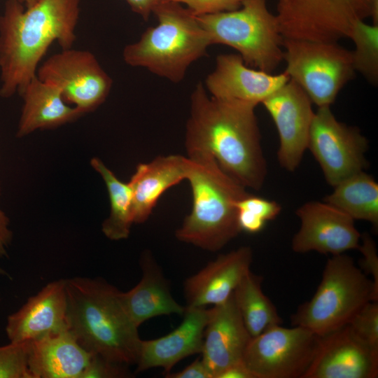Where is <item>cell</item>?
Wrapping results in <instances>:
<instances>
[{"label":"cell","instance_id":"6da1fadb","mask_svg":"<svg viewBox=\"0 0 378 378\" xmlns=\"http://www.w3.org/2000/svg\"><path fill=\"white\" fill-rule=\"evenodd\" d=\"M255 108L209 96L198 83L190 96L185 144L205 148L230 177L258 190L267 171Z\"/></svg>","mask_w":378,"mask_h":378},{"label":"cell","instance_id":"7a4b0ae2","mask_svg":"<svg viewBox=\"0 0 378 378\" xmlns=\"http://www.w3.org/2000/svg\"><path fill=\"white\" fill-rule=\"evenodd\" d=\"M81 0H39L26 8L7 0L0 16V95L19 94L36 76L43 56L57 42L62 50L76 41Z\"/></svg>","mask_w":378,"mask_h":378},{"label":"cell","instance_id":"3957f363","mask_svg":"<svg viewBox=\"0 0 378 378\" xmlns=\"http://www.w3.org/2000/svg\"><path fill=\"white\" fill-rule=\"evenodd\" d=\"M67 330L88 352L127 366L136 365L141 340L120 291L100 278L66 279Z\"/></svg>","mask_w":378,"mask_h":378},{"label":"cell","instance_id":"277c9868","mask_svg":"<svg viewBox=\"0 0 378 378\" xmlns=\"http://www.w3.org/2000/svg\"><path fill=\"white\" fill-rule=\"evenodd\" d=\"M186 148L192 161L186 178L191 186L192 206L175 235L179 241L216 252L241 232L237 205L249 192L226 174L205 148Z\"/></svg>","mask_w":378,"mask_h":378},{"label":"cell","instance_id":"5b68a950","mask_svg":"<svg viewBox=\"0 0 378 378\" xmlns=\"http://www.w3.org/2000/svg\"><path fill=\"white\" fill-rule=\"evenodd\" d=\"M153 14L158 24L124 48L123 59L130 66L146 68L179 83L190 64L206 55L211 43L197 16L182 4L166 0Z\"/></svg>","mask_w":378,"mask_h":378},{"label":"cell","instance_id":"8992f818","mask_svg":"<svg viewBox=\"0 0 378 378\" xmlns=\"http://www.w3.org/2000/svg\"><path fill=\"white\" fill-rule=\"evenodd\" d=\"M378 302L372 281L344 253L332 255L311 300L291 316L293 326L323 336L340 328L368 302Z\"/></svg>","mask_w":378,"mask_h":378},{"label":"cell","instance_id":"52a82bcc","mask_svg":"<svg viewBox=\"0 0 378 378\" xmlns=\"http://www.w3.org/2000/svg\"><path fill=\"white\" fill-rule=\"evenodd\" d=\"M197 18L211 45L234 48L247 66L272 74L282 62L284 38L267 0H244L236 10Z\"/></svg>","mask_w":378,"mask_h":378},{"label":"cell","instance_id":"ba28073f","mask_svg":"<svg viewBox=\"0 0 378 378\" xmlns=\"http://www.w3.org/2000/svg\"><path fill=\"white\" fill-rule=\"evenodd\" d=\"M285 72L318 107L330 106L355 75L351 52L338 43L284 38Z\"/></svg>","mask_w":378,"mask_h":378},{"label":"cell","instance_id":"9c48e42d","mask_svg":"<svg viewBox=\"0 0 378 378\" xmlns=\"http://www.w3.org/2000/svg\"><path fill=\"white\" fill-rule=\"evenodd\" d=\"M276 15L284 38L338 43L358 21L378 25V0H279Z\"/></svg>","mask_w":378,"mask_h":378},{"label":"cell","instance_id":"30bf717a","mask_svg":"<svg viewBox=\"0 0 378 378\" xmlns=\"http://www.w3.org/2000/svg\"><path fill=\"white\" fill-rule=\"evenodd\" d=\"M321 336L298 326H275L251 337L242 361L255 378H302Z\"/></svg>","mask_w":378,"mask_h":378},{"label":"cell","instance_id":"8fae6325","mask_svg":"<svg viewBox=\"0 0 378 378\" xmlns=\"http://www.w3.org/2000/svg\"><path fill=\"white\" fill-rule=\"evenodd\" d=\"M366 138L357 127L337 120L330 106L318 107L312 119L307 148L319 164L327 183L335 186L363 171L368 161Z\"/></svg>","mask_w":378,"mask_h":378},{"label":"cell","instance_id":"7c38bea8","mask_svg":"<svg viewBox=\"0 0 378 378\" xmlns=\"http://www.w3.org/2000/svg\"><path fill=\"white\" fill-rule=\"evenodd\" d=\"M36 76L57 86L64 101L83 114L103 104L113 85L93 53L72 48L49 57L38 66Z\"/></svg>","mask_w":378,"mask_h":378},{"label":"cell","instance_id":"4fadbf2b","mask_svg":"<svg viewBox=\"0 0 378 378\" xmlns=\"http://www.w3.org/2000/svg\"><path fill=\"white\" fill-rule=\"evenodd\" d=\"M262 104L272 118L278 132L279 162L286 170L293 172L299 166L307 148L314 115L312 102L305 92L290 79Z\"/></svg>","mask_w":378,"mask_h":378},{"label":"cell","instance_id":"5bb4252c","mask_svg":"<svg viewBox=\"0 0 378 378\" xmlns=\"http://www.w3.org/2000/svg\"><path fill=\"white\" fill-rule=\"evenodd\" d=\"M300 227L291 242L293 251L338 255L358 249L361 234L354 220L326 202H308L296 211Z\"/></svg>","mask_w":378,"mask_h":378},{"label":"cell","instance_id":"9a60e30c","mask_svg":"<svg viewBox=\"0 0 378 378\" xmlns=\"http://www.w3.org/2000/svg\"><path fill=\"white\" fill-rule=\"evenodd\" d=\"M378 354L361 343L349 326L321 336L302 378H375Z\"/></svg>","mask_w":378,"mask_h":378},{"label":"cell","instance_id":"2e32d148","mask_svg":"<svg viewBox=\"0 0 378 378\" xmlns=\"http://www.w3.org/2000/svg\"><path fill=\"white\" fill-rule=\"evenodd\" d=\"M289 80L285 72L273 74L247 66L239 54H220L204 85L214 98L256 106Z\"/></svg>","mask_w":378,"mask_h":378},{"label":"cell","instance_id":"e0dca14e","mask_svg":"<svg viewBox=\"0 0 378 378\" xmlns=\"http://www.w3.org/2000/svg\"><path fill=\"white\" fill-rule=\"evenodd\" d=\"M66 279L47 284L7 318L10 342L32 341L67 329Z\"/></svg>","mask_w":378,"mask_h":378},{"label":"cell","instance_id":"ac0fdd59","mask_svg":"<svg viewBox=\"0 0 378 378\" xmlns=\"http://www.w3.org/2000/svg\"><path fill=\"white\" fill-rule=\"evenodd\" d=\"M251 337L232 294L224 303L210 308L202 359L212 378H217L226 368L242 361Z\"/></svg>","mask_w":378,"mask_h":378},{"label":"cell","instance_id":"d6986e66","mask_svg":"<svg viewBox=\"0 0 378 378\" xmlns=\"http://www.w3.org/2000/svg\"><path fill=\"white\" fill-rule=\"evenodd\" d=\"M253 251L249 246H241L216 260L184 283L186 307H206L226 302L242 278L249 271Z\"/></svg>","mask_w":378,"mask_h":378},{"label":"cell","instance_id":"ffe728a7","mask_svg":"<svg viewBox=\"0 0 378 378\" xmlns=\"http://www.w3.org/2000/svg\"><path fill=\"white\" fill-rule=\"evenodd\" d=\"M209 314L206 307L186 306L183 319L176 329L159 338L141 340L136 372L162 368L167 373L180 360L202 354Z\"/></svg>","mask_w":378,"mask_h":378},{"label":"cell","instance_id":"44dd1931","mask_svg":"<svg viewBox=\"0 0 378 378\" xmlns=\"http://www.w3.org/2000/svg\"><path fill=\"white\" fill-rule=\"evenodd\" d=\"M192 167V160L181 155L158 156L148 163L138 164L129 181L134 223H144L160 197L172 186L186 179Z\"/></svg>","mask_w":378,"mask_h":378},{"label":"cell","instance_id":"7402d4cb","mask_svg":"<svg viewBox=\"0 0 378 378\" xmlns=\"http://www.w3.org/2000/svg\"><path fill=\"white\" fill-rule=\"evenodd\" d=\"M93 354L66 329L29 341L32 378H80Z\"/></svg>","mask_w":378,"mask_h":378},{"label":"cell","instance_id":"603a6c76","mask_svg":"<svg viewBox=\"0 0 378 378\" xmlns=\"http://www.w3.org/2000/svg\"><path fill=\"white\" fill-rule=\"evenodd\" d=\"M20 94L23 99L16 133L20 138L37 130L59 127L83 115L64 101L57 86L40 80L36 76Z\"/></svg>","mask_w":378,"mask_h":378},{"label":"cell","instance_id":"cb8c5ba5","mask_svg":"<svg viewBox=\"0 0 378 378\" xmlns=\"http://www.w3.org/2000/svg\"><path fill=\"white\" fill-rule=\"evenodd\" d=\"M142 276L131 290L120 293L127 312L139 327L144 322L162 315H183L186 307L179 304L171 294L161 269L150 255L141 259Z\"/></svg>","mask_w":378,"mask_h":378},{"label":"cell","instance_id":"d4e9b609","mask_svg":"<svg viewBox=\"0 0 378 378\" xmlns=\"http://www.w3.org/2000/svg\"><path fill=\"white\" fill-rule=\"evenodd\" d=\"M324 202L337 207L354 220H366L378 225V184L374 178L361 171L335 186Z\"/></svg>","mask_w":378,"mask_h":378},{"label":"cell","instance_id":"484cf974","mask_svg":"<svg viewBox=\"0 0 378 378\" xmlns=\"http://www.w3.org/2000/svg\"><path fill=\"white\" fill-rule=\"evenodd\" d=\"M262 277L249 270L232 295L244 325L252 337L281 325L282 319L262 290Z\"/></svg>","mask_w":378,"mask_h":378},{"label":"cell","instance_id":"4316f807","mask_svg":"<svg viewBox=\"0 0 378 378\" xmlns=\"http://www.w3.org/2000/svg\"><path fill=\"white\" fill-rule=\"evenodd\" d=\"M90 163L102 176L108 194L110 213L102 223V230L111 240L125 239L129 237L134 223L131 186L129 182L119 180L99 158H93Z\"/></svg>","mask_w":378,"mask_h":378},{"label":"cell","instance_id":"83f0119b","mask_svg":"<svg viewBox=\"0 0 378 378\" xmlns=\"http://www.w3.org/2000/svg\"><path fill=\"white\" fill-rule=\"evenodd\" d=\"M354 43L351 52L353 66L371 85L378 83V25L364 20L353 27L349 38Z\"/></svg>","mask_w":378,"mask_h":378},{"label":"cell","instance_id":"f1b7e54d","mask_svg":"<svg viewBox=\"0 0 378 378\" xmlns=\"http://www.w3.org/2000/svg\"><path fill=\"white\" fill-rule=\"evenodd\" d=\"M237 209L240 230L248 233L262 230L265 223L274 220L281 211L276 202L250 193L238 202Z\"/></svg>","mask_w":378,"mask_h":378},{"label":"cell","instance_id":"f546056e","mask_svg":"<svg viewBox=\"0 0 378 378\" xmlns=\"http://www.w3.org/2000/svg\"><path fill=\"white\" fill-rule=\"evenodd\" d=\"M347 325L361 343L378 354V302L365 304Z\"/></svg>","mask_w":378,"mask_h":378},{"label":"cell","instance_id":"4dcf8cb0","mask_svg":"<svg viewBox=\"0 0 378 378\" xmlns=\"http://www.w3.org/2000/svg\"><path fill=\"white\" fill-rule=\"evenodd\" d=\"M29 341L0 346V378H32L29 369Z\"/></svg>","mask_w":378,"mask_h":378},{"label":"cell","instance_id":"1f68e13d","mask_svg":"<svg viewBox=\"0 0 378 378\" xmlns=\"http://www.w3.org/2000/svg\"><path fill=\"white\" fill-rule=\"evenodd\" d=\"M127 365L93 354L80 378H122L130 377Z\"/></svg>","mask_w":378,"mask_h":378},{"label":"cell","instance_id":"d6a6232c","mask_svg":"<svg viewBox=\"0 0 378 378\" xmlns=\"http://www.w3.org/2000/svg\"><path fill=\"white\" fill-rule=\"evenodd\" d=\"M186 5L195 15L230 11L241 7L244 0H170Z\"/></svg>","mask_w":378,"mask_h":378},{"label":"cell","instance_id":"836d02e7","mask_svg":"<svg viewBox=\"0 0 378 378\" xmlns=\"http://www.w3.org/2000/svg\"><path fill=\"white\" fill-rule=\"evenodd\" d=\"M358 249L363 255L360 262L361 270L367 275H370L374 292L378 295V256L373 239L368 234L361 235Z\"/></svg>","mask_w":378,"mask_h":378},{"label":"cell","instance_id":"e575fe53","mask_svg":"<svg viewBox=\"0 0 378 378\" xmlns=\"http://www.w3.org/2000/svg\"><path fill=\"white\" fill-rule=\"evenodd\" d=\"M167 378H212L203 360L197 359L182 370L165 374Z\"/></svg>","mask_w":378,"mask_h":378},{"label":"cell","instance_id":"d590c367","mask_svg":"<svg viewBox=\"0 0 378 378\" xmlns=\"http://www.w3.org/2000/svg\"><path fill=\"white\" fill-rule=\"evenodd\" d=\"M12 238L13 232L10 228L9 218L0 207V259L7 255L8 248L11 242ZM5 274L6 272L0 267V275Z\"/></svg>","mask_w":378,"mask_h":378},{"label":"cell","instance_id":"8d00e7d4","mask_svg":"<svg viewBox=\"0 0 378 378\" xmlns=\"http://www.w3.org/2000/svg\"><path fill=\"white\" fill-rule=\"evenodd\" d=\"M132 11L147 20L155 9L166 0H125Z\"/></svg>","mask_w":378,"mask_h":378},{"label":"cell","instance_id":"74e56055","mask_svg":"<svg viewBox=\"0 0 378 378\" xmlns=\"http://www.w3.org/2000/svg\"><path fill=\"white\" fill-rule=\"evenodd\" d=\"M217 378H255L243 361L234 364L223 370Z\"/></svg>","mask_w":378,"mask_h":378},{"label":"cell","instance_id":"f35d334b","mask_svg":"<svg viewBox=\"0 0 378 378\" xmlns=\"http://www.w3.org/2000/svg\"><path fill=\"white\" fill-rule=\"evenodd\" d=\"M26 8H29L36 4L39 0H20Z\"/></svg>","mask_w":378,"mask_h":378},{"label":"cell","instance_id":"ab89813d","mask_svg":"<svg viewBox=\"0 0 378 378\" xmlns=\"http://www.w3.org/2000/svg\"><path fill=\"white\" fill-rule=\"evenodd\" d=\"M1 292H0V302H1Z\"/></svg>","mask_w":378,"mask_h":378}]
</instances>
